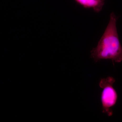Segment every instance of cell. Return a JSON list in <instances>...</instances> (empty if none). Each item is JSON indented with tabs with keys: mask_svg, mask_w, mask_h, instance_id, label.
Wrapping results in <instances>:
<instances>
[{
	"mask_svg": "<svg viewBox=\"0 0 122 122\" xmlns=\"http://www.w3.org/2000/svg\"><path fill=\"white\" fill-rule=\"evenodd\" d=\"M117 18L114 12L111 13L109 23L97 45L91 51V56L95 62L111 59L114 65V62L122 61V46L116 27Z\"/></svg>",
	"mask_w": 122,
	"mask_h": 122,
	"instance_id": "1",
	"label": "cell"
},
{
	"mask_svg": "<svg viewBox=\"0 0 122 122\" xmlns=\"http://www.w3.org/2000/svg\"><path fill=\"white\" fill-rule=\"evenodd\" d=\"M115 82L113 77L109 76L101 79L99 82V87L102 90L100 95L102 112L109 117L113 115L112 108L117 102V93L113 86Z\"/></svg>",
	"mask_w": 122,
	"mask_h": 122,
	"instance_id": "2",
	"label": "cell"
},
{
	"mask_svg": "<svg viewBox=\"0 0 122 122\" xmlns=\"http://www.w3.org/2000/svg\"><path fill=\"white\" fill-rule=\"evenodd\" d=\"M76 3L86 9L91 8L99 12L105 4V0H75Z\"/></svg>",
	"mask_w": 122,
	"mask_h": 122,
	"instance_id": "3",
	"label": "cell"
}]
</instances>
